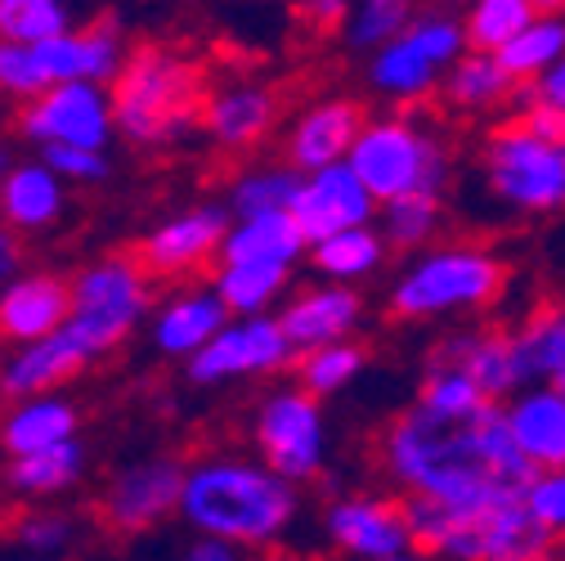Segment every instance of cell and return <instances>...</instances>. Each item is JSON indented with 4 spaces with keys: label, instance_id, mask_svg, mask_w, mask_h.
Returning <instances> with one entry per match:
<instances>
[{
    "label": "cell",
    "instance_id": "6da1fadb",
    "mask_svg": "<svg viewBox=\"0 0 565 561\" xmlns=\"http://www.w3.org/2000/svg\"><path fill=\"white\" fill-rule=\"evenodd\" d=\"M382 467L408 499H436L454 512L516 504L534 480L508 404H484L476 417H440L413 400L382 432Z\"/></svg>",
    "mask_w": 565,
    "mask_h": 561
},
{
    "label": "cell",
    "instance_id": "7a4b0ae2",
    "mask_svg": "<svg viewBox=\"0 0 565 561\" xmlns=\"http://www.w3.org/2000/svg\"><path fill=\"white\" fill-rule=\"evenodd\" d=\"M180 517L202 539H225L234 548H265L297 526L301 495L269 463L216 454L189 467Z\"/></svg>",
    "mask_w": 565,
    "mask_h": 561
},
{
    "label": "cell",
    "instance_id": "3957f363",
    "mask_svg": "<svg viewBox=\"0 0 565 561\" xmlns=\"http://www.w3.org/2000/svg\"><path fill=\"white\" fill-rule=\"evenodd\" d=\"M202 73L171 50H135L113 82V126L135 145H171L206 113Z\"/></svg>",
    "mask_w": 565,
    "mask_h": 561
},
{
    "label": "cell",
    "instance_id": "277c9868",
    "mask_svg": "<svg viewBox=\"0 0 565 561\" xmlns=\"http://www.w3.org/2000/svg\"><path fill=\"white\" fill-rule=\"evenodd\" d=\"M503 288H508V265L499 252L480 243H445L408 261V269L391 288V315L408 324L476 315L499 301Z\"/></svg>",
    "mask_w": 565,
    "mask_h": 561
},
{
    "label": "cell",
    "instance_id": "5b68a950",
    "mask_svg": "<svg viewBox=\"0 0 565 561\" xmlns=\"http://www.w3.org/2000/svg\"><path fill=\"white\" fill-rule=\"evenodd\" d=\"M350 171L386 207L408 193H440L449 180V154L440 135H431L417 117H377L350 149Z\"/></svg>",
    "mask_w": 565,
    "mask_h": 561
},
{
    "label": "cell",
    "instance_id": "8992f818",
    "mask_svg": "<svg viewBox=\"0 0 565 561\" xmlns=\"http://www.w3.org/2000/svg\"><path fill=\"white\" fill-rule=\"evenodd\" d=\"M480 176L493 202L521 216L565 212V145H547L521 121L489 130L480 149Z\"/></svg>",
    "mask_w": 565,
    "mask_h": 561
},
{
    "label": "cell",
    "instance_id": "52a82bcc",
    "mask_svg": "<svg viewBox=\"0 0 565 561\" xmlns=\"http://www.w3.org/2000/svg\"><path fill=\"white\" fill-rule=\"evenodd\" d=\"M467 23L454 14H417L413 28L382 45L369 63V82L386 99H422L436 86H445L449 67L467 54Z\"/></svg>",
    "mask_w": 565,
    "mask_h": 561
},
{
    "label": "cell",
    "instance_id": "ba28073f",
    "mask_svg": "<svg viewBox=\"0 0 565 561\" xmlns=\"http://www.w3.org/2000/svg\"><path fill=\"white\" fill-rule=\"evenodd\" d=\"M149 310V284L135 261H99L73 278V319H67V337H73L86 356H104L113 350Z\"/></svg>",
    "mask_w": 565,
    "mask_h": 561
},
{
    "label": "cell",
    "instance_id": "9c48e42d",
    "mask_svg": "<svg viewBox=\"0 0 565 561\" xmlns=\"http://www.w3.org/2000/svg\"><path fill=\"white\" fill-rule=\"evenodd\" d=\"M256 449L260 463H269L278 476H288L292 485L315 480L328 463V423H323V404L301 391H274L256 409Z\"/></svg>",
    "mask_w": 565,
    "mask_h": 561
},
{
    "label": "cell",
    "instance_id": "30bf717a",
    "mask_svg": "<svg viewBox=\"0 0 565 561\" xmlns=\"http://www.w3.org/2000/svg\"><path fill=\"white\" fill-rule=\"evenodd\" d=\"M19 130L36 145H67V149H95L104 154L113 135V99L90 82H67L45 91L19 113Z\"/></svg>",
    "mask_w": 565,
    "mask_h": 561
},
{
    "label": "cell",
    "instance_id": "8fae6325",
    "mask_svg": "<svg viewBox=\"0 0 565 561\" xmlns=\"http://www.w3.org/2000/svg\"><path fill=\"white\" fill-rule=\"evenodd\" d=\"M297 360V346L282 332L278 315H256V319H234L216 341L202 346L189 360V378L198 387H216L252 373H274Z\"/></svg>",
    "mask_w": 565,
    "mask_h": 561
},
{
    "label": "cell",
    "instance_id": "7c38bea8",
    "mask_svg": "<svg viewBox=\"0 0 565 561\" xmlns=\"http://www.w3.org/2000/svg\"><path fill=\"white\" fill-rule=\"evenodd\" d=\"M184 467L175 458H139L121 467L104 489V517L121 534H139L162 526L171 512H180L184 499Z\"/></svg>",
    "mask_w": 565,
    "mask_h": 561
},
{
    "label": "cell",
    "instance_id": "4fadbf2b",
    "mask_svg": "<svg viewBox=\"0 0 565 561\" xmlns=\"http://www.w3.org/2000/svg\"><path fill=\"white\" fill-rule=\"evenodd\" d=\"M328 539L355 561H391L413 548V530L404 517V504H391L382 495H345L323 512Z\"/></svg>",
    "mask_w": 565,
    "mask_h": 561
},
{
    "label": "cell",
    "instance_id": "5bb4252c",
    "mask_svg": "<svg viewBox=\"0 0 565 561\" xmlns=\"http://www.w3.org/2000/svg\"><path fill=\"white\" fill-rule=\"evenodd\" d=\"M377 198L369 193V184L350 171V162L341 167H328V171H315L306 176V189L292 207V216L306 234V243H323L341 230H360V225H373L377 216Z\"/></svg>",
    "mask_w": 565,
    "mask_h": 561
},
{
    "label": "cell",
    "instance_id": "9a60e30c",
    "mask_svg": "<svg viewBox=\"0 0 565 561\" xmlns=\"http://www.w3.org/2000/svg\"><path fill=\"white\" fill-rule=\"evenodd\" d=\"M431 364L462 369L484 391V400H493V404L516 400L525 391V373H521V360H516L512 332H493V328L489 332H449L431 350Z\"/></svg>",
    "mask_w": 565,
    "mask_h": 561
},
{
    "label": "cell",
    "instance_id": "2e32d148",
    "mask_svg": "<svg viewBox=\"0 0 565 561\" xmlns=\"http://www.w3.org/2000/svg\"><path fill=\"white\" fill-rule=\"evenodd\" d=\"M364 126L369 121H364V108L355 99H323V104H315L292 126L288 167L301 171V176H315V171L350 162V149H355V139H360Z\"/></svg>",
    "mask_w": 565,
    "mask_h": 561
},
{
    "label": "cell",
    "instance_id": "e0dca14e",
    "mask_svg": "<svg viewBox=\"0 0 565 561\" xmlns=\"http://www.w3.org/2000/svg\"><path fill=\"white\" fill-rule=\"evenodd\" d=\"M67 319H73V284L54 274H23L0 288V337L19 346L54 337Z\"/></svg>",
    "mask_w": 565,
    "mask_h": 561
},
{
    "label": "cell",
    "instance_id": "ac0fdd59",
    "mask_svg": "<svg viewBox=\"0 0 565 561\" xmlns=\"http://www.w3.org/2000/svg\"><path fill=\"white\" fill-rule=\"evenodd\" d=\"M360 319H364V297L355 288H341V284L310 288L278 310V324L288 332V341L297 346V356L332 346V341H350Z\"/></svg>",
    "mask_w": 565,
    "mask_h": 561
},
{
    "label": "cell",
    "instance_id": "d6986e66",
    "mask_svg": "<svg viewBox=\"0 0 565 561\" xmlns=\"http://www.w3.org/2000/svg\"><path fill=\"white\" fill-rule=\"evenodd\" d=\"M41 63L54 86H67V82H117L121 73V36H117V23L113 19H99L95 28L86 32H63L54 41H41L36 45Z\"/></svg>",
    "mask_w": 565,
    "mask_h": 561
},
{
    "label": "cell",
    "instance_id": "ffe728a7",
    "mask_svg": "<svg viewBox=\"0 0 565 561\" xmlns=\"http://www.w3.org/2000/svg\"><path fill=\"white\" fill-rule=\"evenodd\" d=\"M508 423L534 472H565V395L556 387H525L508 400Z\"/></svg>",
    "mask_w": 565,
    "mask_h": 561
},
{
    "label": "cell",
    "instance_id": "44dd1931",
    "mask_svg": "<svg viewBox=\"0 0 565 561\" xmlns=\"http://www.w3.org/2000/svg\"><path fill=\"white\" fill-rule=\"evenodd\" d=\"M230 239V207H198V212L175 216L145 243V265L158 274H180L206 261Z\"/></svg>",
    "mask_w": 565,
    "mask_h": 561
},
{
    "label": "cell",
    "instance_id": "7402d4cb",
    "mask_svg": "<svg viewBox=\"0 0 565 561\" xmlns=\"http://www.w3.org/2000/svg\"><path fill=\"white\" fill-rule=\"evenodd\" d=\"M90 364L86 350L67 337V328H58L54 337H41L32 346H19V356L6 364V395H19V400H36V395H50L54 387H63L73 373H82Z\"/></svg>",
    "mask_w": 565,
    "mask_h": 561
},
{
    "label": "cell",
    "instance_id": "603a6c76",
    "mask_svg": "<svg viewBox=\"0 0 565 561\" xmlns=\"http://www.w3.org/2000/svg\"><path fill=\"white\" fill-rule=\"evenodd\" d=\"M234 324L230 306L221 301V293H184L175 297L158 319H153V341L162 356H180V360H193L202 346H211L225 328Z\"/></svg>",
    "mask_w": 565,
    "mask_h": 561
},
{
    "label": "cell",
    "instance_id": "cb8c5ba5",
    "mask_svg": "<svg viewBox=\"0 0 565 561\" xmlns=\"http://www.w3.org/2000/svg\"><path fill=\"white\" fill-rule=\"evenodd\" d=\"M77 409L58 400V395H36V400H19L6 417H0V445L10 458H32L45 454L54 445L77 441Z\"/></svg>",
    "mask_w": 565,
    "mask_h": 561
},
{
    "label": "cell",
    "instance_id": "d4e9b609",
    "mask_svg": "<svg viewBox=\"0 0 565 561\" xmlns=\"http://www.w3.org/2000/svg\"><path fill=\"white\" fill-rule=\"evenodd\" d=\"M274 113H278V104L265 86H230L206 99L202 126L216 135L225 149H252L269 135Z\"/></svg>",
    "mask_w": 565,
    "mask_h": 561
},
{
    "label": "cell",
    "instance_id": "484cf974",
    "mask_svg": "<svg viewBox=\"0 0 565 561\" xmlns=\"http://www.w3.org/2000/svg\"><path fill=\"white\" fill-rule=\"evenodd\" d=\"M521 82L499 63V54L467 50L445 77V99L458 113H493L503 104H516Z\"/></svg>",
    "mask_w": 565,
    "mask_h": 561
},
{
    "label": "cell",
    "instance_id": "4316f807",
    "mask_svg": "<svg viewBox=\"0 0 565 561\" xmlns=\"http://www.w3.org/2000/svg\"><path fill=\"white\" fill-rule=\"evenodd\" d=\"M512 341H516L525 387H556L565 378V306L534 310L512 332Z\"/></svg>",
    "mask_w": 565,
    "mask_h": 561
},
{
    "label": "cell",
    "instance_id": "83f0119b",
    "mask_svg": "<svg viewBox=\"0 0 565 561\" xmlns=\"http://www.w3.org/2000/svg\"><path fill=\"white\" fill-rule=\"evenodd\" d=\"M63 212V184L45 162L14 167L0 189V216L10 230H41Z\"/></svg>",
    "mask_w": 565,
    "mask_h": 561
},
{
    "label": "cell",
    "instance_id": "f1b7e54d",
    "mask_svg": "<svg viewBox=\"0 0 565 561\" xmlns=\"http://www.w3.org/2000/svg\"><path fill=\"white\" fill-rule=\"evenodd\" d=\"M306 234L297 225L292 212H278V216H256V221H238L221 247L225 265H243V261H278V265H292L306 252Z\"/></svg>",
    "mask_w": 565,
    "mask_h": 561
},
{
    "label": "cell",
    "instance_id": "f546056e",
    "mask_svg": "<svg viewBox=\"0 0 565 561\" xmlns=\"http://www.w3.org/2000/svg\"><path fill=\"white\" fill-rule=\"evenodd\" d=\"M386 252H391V243L382 239V230L360 225V230H341V234L315 243L310 261L332 284H355V278H369L373 269H382Z\"/></svg>",
    "mask_w": 565,
    "mask_h": 561
},
{
    "label": "cell",
    "instance_id": "4dcf8cb0",
    "mask_svg": "<svg viewBox=\"0 0 565 561\" xmlns=\"http://www.w3.org/2000/svg\"><path fill=\"white\" fill-rule=\"evenodd\" d=\"M288 274L292 265H278V261H243V265H225L216 278V293L230 306V315L238 319H256L265 315L278 293L288 288Z\"/></svg>",
    "mask_w": 565,
    "mask_h": 561
},
{
    "label": "cell",
    "instance_id": "1f68e13d",
    "mask_svg": "<svg viewBox=\"0 0 565 561\" xmlns=\"http://www.w3.org/2000/svg\"><path fill=\"white\" fill-rule=\"evenodd\" d=\"M82 472H86V445L67 441V445H54L45 454L14 458L10 463V485L28 499H50V495H63L67 485H77Z\"/></svg>",
    "mask_w": 565,
    "mask_h": 561
},
{
    "label": "cell",
    "instance_id": "d6a6232c",
    "mask_svg": "<svg viewBox=\"0 0 565 561\" xmlns=\"http://www.w3.org/2000/svg\"><path fill=\"white\" fill-rule=\"evenodd\" d=\"M306 189V176L292 167H260L247 171L234 193H230V212L238 221H256V216H278V212H292L297 198Z\"/></svg>",
    "mask_w": 565,
    "mask_h": 561
},
{
    "label": "cell",
    "instance_id": "836d02e7",
    "mask_svg": "<svg viewBox=\"0 0 565 561\" xmlns=\"http://www.w3.org/2000/svg\"><path fill=\"white\" fill-rule=\"evenodd\" d=\"M561 59H565V14H539L508 50H499V63L521 86L539 82Z\"/></svg>",
    "mask_w": 565,
    "mask_h": 561
},
{
    "label": "cell",
    "instance_id": "e575fe53",
    "mask_svg": "<svg viewBox=\"0 0 565 561\" xmlns=\"http://www.w3.org/2000/svg\"><path fill=\"white\" fill-rule=\"evenodd\" d=\"M534 19H539V14H534L530 0H476L471 14L462 19V23H467V45L480 50V54H499V50H508Z\"/></svg>",
    "mask_w": 565,
    "mask_h": 561
},
{
    "label": "cell",
    "instance_id": "d590c367",
    "mask_svg": "<svg viewBox=\"0 0 565 561\" xmlns=\"http://www.w3.org/2000/svg\"><path fill=\"white\" fill-rule=\"evenodd\" d=\"M364 346L355 341H332V346H319V350H306V356H297V382L301 391H310L315 400L323 395H337L345 391L350 382L360 378L364 369Z\"/></svg>",
    "mask_w": 565,
    "mask_h": 561
},
{
    "label": "cell",
    "instance_id": "8d00e7d4",
    "mask_svg": "<svg viewBox=\"0 0 565 561\" xmlns=\"http://www.w3.org/2000/svg\"><path fill=\"white\" fill-rule=\"evenodd\" d=\"M440 193H408L382 207V239L399 252H417L440 234Z\"/></svg>",
    "mask_w": 565,
    "mask_h": 561
},
{
    "label": "cell",
    "instance_id": "74e56055",
    "mask_svg": "<svg viewBox=\"0 0 565 561\" xmlns=\"http://www.w3.org/2000/svg\"><path fill=\"white\" fill-rule=\"evenodd\" d=\"M413 0H355V14H350L345 41L355 50H382L391 41H399L413 28Z\"/></svg>",
    "mask_w": 565,
    "mask_h": 561
},
{
    "label": "cell",
    "instance_id": "f35d334b",
    "mask_svg": "<svg viewBox=\"0 0 565 561\" xmlns=\"http://www.w3.org/2000/svg\"><path fill=\"white\" fill-rule=\"evenodd\" d=\"M67 32L63 0H0V41L41 45Z\"/></svg>",
    "mask_w": 565,
    "mask_h": 561
},
{
    "label": "cell",
    "instance_id": "ab89813d",
    "mask_svg": "<svg viewBox=\"0 0 565 561\" xmlns=\"http://www.w3.org/2000/svg\"><path fill=\"white\" fill-rule=\"evenodd\" d=\"M417 404L431 409V413H440V417H476V413H480L484 404H493V400H484V391H480L462 369H454V364H431L427 378H422Z\"/></svg>",
    "mask_w": 565,
    "mask_h": 561
},
{
    "label": "cell",
    "instance_id": "60d3db41",
    "mask_svg": "<svg viewBox=\"0 0 565 561\" xmlns=\"http://www.w3.org/2000/svg\"><path fill=\"white\" fill-rule=\"evenodd\" d=\"M0 91L6 95H19V99H41L45 91H54L45 63L36 54V45H10L0 41Z\"/></svg>",
    "mask_w": 565,
    "mask_h": 561
},
{
    "label": "cell",
    "instance_id": "b9f144b4",
    "mask_svg": "<svg viewBox=\"0 0 565 561\" xmlns=\"http://www.w3.org/2000/svg\"><path fill=\"white\" fill-rule=\"evenodd\" d=\"M14 539H19L28 552H36L41 561H54L67 543H73V521H67L63 512H54V508H41V512H28V517L14 526Z\"/></svg>",
    "mask_w": 565,
    "mask_h": 561
},
{
    "label": "cell",
    "instance_id": "7bdbcfd3",
    "mask_svg": "<svg viewBox=\"0 0 565 561\" xmlns=\"http://www.w3.org/2000/svg\"><path fill=\"white\" fill-rule=\"evenodd\" d=\"M525 508L552 539H565V472H534Z\"/></svg>",
    "mask_w": 565,
    "mask_h": 561
},
{
    "label": "cell",
    "instance_id": "ee69618b",
    "mask_svg": "<svg viewBox=\"0 0 565 561\" xmlns=\"http://www.w3.org/2000/svg\"><path fill=\"white\" fill-rule=\"evenodd\" d=\"M58 180H82V184H99L108 176V158L95 149H67V145H50L41 158Z\"/></svg>",
    "mask_w": 565,
    "mask_h": 561
},
{
    "label": "cell",
    "instance_id": "f6af8a7d",
    "mask_svg": "<svg viewBox=\"0 0 565 561\" xmlns=\"http://www.w3.org/2000/svg\"><path fill=\"white\" fill-rule=\"evenodd\" d=\"M525 130H534L547 145H565V108H547V104H521L516 117Z\"/></svg>",
    "mask_w": 565,
    "mask_h": 561
},
{
    "label": "cell",
    "instance_id": "bcb514c9",
    "mask_svg": "<svg viewBox=\"0 0 565 561\" xmlns=\"http://www.w3.org/2000/svg\"><path fill=\"white\" fill-rule=\"evenodd\" d=\"M521 104H547V108H565V59H561L556 67H547V73H543L539 82L521 86L516 108H521Z\"/></svg>",
    "mask_w": 565,
    "mask_h": 561
},
{
    "label": "cell",
    "instance_id": "7dc6e473",
    "mask_svg": "<svg viewBox=\"0 0 565 561\" xmlns=\"http://www.w3.org/2000/svg\"><path fill=\"white\" fill-rule=\"evenodd\" d=\"M350 14H355V0H301V19H306L315 32L350 28Z\"/></svg>",
    "mask_w": 565,
    "mask_h": 561
},
{
    "label": "cell",
    "instance_id": "c3c4849f",
    "mask_svg": "<svg viewBox=\"0 0 565 561\" xmlns=\"http://www.w3.org/2000/svg\"><path fill=\"white\" fill-rule=\"evenodd\" d=\"M180 561H238V548L234 543H225V539H193L184 552H180Z\"/></svg>",
    "mask_w": 565,
    "mask_h": 561
},
{
    "label": "cell",
    "instance_id": "681fc988",
    "mask_svg": "<svg viewBox=\"0 0 565 561\" xmlns=\"http://www.w3.org/2000/svg\"><path fill=\"white\" fill-rule=\"evenodd\" d=\"M14 269H19V239L10 225H0V284H6Z\"/></svg>",
    "mask_w": 565,
    "mask_h": 561
},
{
    "label": "cell",
    "instance_id": "f907efd6",
    "mask_svg": "<svg viewBox=\"0 0 565 561\" xmlns=\"http://www.w3.org/2000/svg\"><path fill=\"white\" fill-rule=\"evenodd\" d=\"M391 561H440V557H431V552H422V548H408V552H399V557H391Z\"/></svg>",
    "mask_w": 565,
    "mask_h": 561
},
{
    "label": "cell",
    "instance_id": "816d5d0a",
    "mask_svg": "<svg viewBox=\"0 0 565 561\" xmlns=\"http://www.w3.org/2000/svg\"><path fill=\"white\" fill-rule=\"evenodd\" d=\"M6 180H10V158H6V149H0V189H6Z\"/></svg>",
    "mask_w": 565,
    "mask_h": 561
},
{
    "label": "cell",
    "instance_id": "f5cc1de1",
    "mask_svg": "<svg viewBox=\"0 0 565 561\" xmlns=\"http://www.w3.org/2000/svg\"><path fill=\"white\" fill-rule=\"evenodd\" d=\"M556 391H561V395H565V378H561V382H556Z\"/></svg>",
    "mask_w": 565,
    "mask_h": 561
},
{
    "label": "cell",
    "instance_id": "db71d44e",
    "mask_svg": "<svg viewBox=\"0 0 565 561\" xmlns=\"http://www.w3.org/2000/svg\"><path fill=\"white\" fill-rule=\"evenodd\" d=\"M561 561H565V539H561Z\"/></svg>",
    "mask_w": 565,
    "mask_h": 561
},
{
    "label": "cell",
    "instance_id": "11a10c76",
    "mask_svg": "<svg viewBox=\"0 0 565 561\" xmlns=\"http://www.w3.org/2000/svg\"><path fill=\"white\" fill-rule=\"evenodd\" d=\"M0 382H6V369H0Z\"/></svg>",
    "mask_w": 565,
    "mask_h": 561
}]
</instances>
